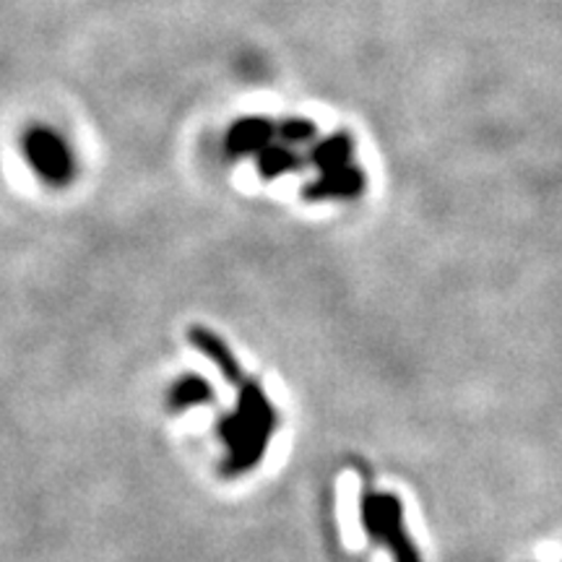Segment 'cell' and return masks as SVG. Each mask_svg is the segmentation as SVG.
Here are the masks:
<instances>
[{
  "label": "cell",
  "mask_w": 562,
  "mask_h": 562,
  "mask_svg": "<svg viewBox=\"0 0 562 562\" xmlns=\"http://www.w3.org/2000/svg\"><path fill=\"white\" fill-rule=\"evenodd\" d=\"M351 151H355V146H351L349 136H331L326 140H321L318 146H313L311 151V159L318 165V170L326 175V172H336L341 170V167H349L351 165Z\"/></svg>",
  "instance_id": "cell-5"
},
{
  "label": "cell",
  "mask_w": 562,
  "mask_h": 562,
  "mask_svg": "<svg viewBox=\"0 0 562 562\" xmlns=\"http://www.w3.org/2000/svg\"><path fill=\"white\" fill-rule=\"evenodd\" d=\"M26 157L34 165L42 178L50 182H68L76 172L74 154H70L68 144L58 133L50 128H34L26 133L24 140Z\"/></svg>",
  "instance_id": "cell-2"
},
{
  "label": "cell",
  "mask_w": 562,
  "mask_h": 562,
  "mask_svg": "<svg viewBox=\"0 0 562 562\" xmlns=\"http://www.w3.org/2000/svg\"><path fill=\"white\" fill-rule=\"evenodd\" d=\"M279 138L290 146H302V144H311L315 138V125L311 121H284L279 125Z\"/></svg>",
  "instance_id": "cell-7"
},
{
  "label": "cell",
  "mask_w": 562,
  "mask_h": 562,
  "mask_svg": "<svg viewBox=\"0 0 562 562\" xmlns=\"http://www.w3.org/2000/svg\"><path fill=\"white\" fill-rule=\"evenodd\" d=\"M364 188L362 172L357 170L355 165L341 167L336 172H326L318 182H313L311 191H307V199H351Z\"/></svg>",
  "instance_id": "cell-4"
},
{
  "label": "cell",
  "mask_w": 562,
  "mask_h": 562,
  "mask_svg": "<svg viewBox=\"0 0 562 562\" xmlns=\"http://www.w3.org/2000/svg\"><path fill=\"white\" fill-rule=\"evenodd\" d=\"M362 518H364V526H368L372 533V539H381V542L389 547L398 560L419 562V558H414L412 544L406 542L404 537V524H402L404 518H402V508H398L396 497L368 495L364 497Z\"/></svg>",
  "instance_id": "cell-1"
},
{
  "label": "cell",
  "mask_w": 562,
  "mask_h": 562,
  "mask_svg": "<svg viewBox=\"0 0 562 562\" xmlns=\"http://www.w3.org/2000/svg\"><path fill=\"white\" fill-rule=\"evenodd\" d=\"M279 136V125H273L266 117H243L232 125L227 133V149L235 157L243 154H261L266 146L273 144Z\"/></svg>",
  "instance_id": "cell-3"
},
{
  "label": "cell",
  "mask_w": 562,
  "mask_h": 562,
  "mask_svg": "<svg viewBox=\"0 0 562 562\" xmlns=\"http://www.w3.org/2000/svg\"><path fill=\"white\" fill-rule=\"evenodd\" d=\"M300 167V159L297 154H294V146L290 144H271L266 146V149L258 154V172L263 175L266 180H273V178H281L284 172H292Z\"/></svg>",
  "instance_id": "cell-6"
}]
</instances>
